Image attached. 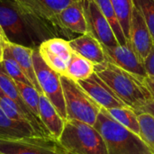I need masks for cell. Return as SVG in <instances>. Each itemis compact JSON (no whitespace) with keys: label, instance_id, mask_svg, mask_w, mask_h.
I'll list each match as a JSON object with an SVG mask.
<instances>
[{"label":"cell","instance_id":"obj_8","mask_svg":"<svg viewBox=\"0 0 154 154\" xmlns=\"http://www.w3.org/2000/svg\"><path fill=\"white\" fill-rule=\"evenodd\" d=\"M38 51L51 69L60 75H65L73 51L69 42L57 37L50 38L41 42Z\"/></svg>","mask_w":154,"mask_h":154},{"label":"cell","instance_id":"obj_4","mask_svg":"<svg viewBox=\"0 0 154 154\" xmlns=\"http://www.w3.org/2000/svg\"><path fill=\"white\" fill-rule=\"evenodd\" d=\"M58 142L69 154H107L105 142L96 127L78 120L65 121Z\"/></svg>","mask_w":154,"mask_h":154},{"label":"cell","instance_id":"obj_14","mask_svg":"<svg viewBox=\"0 0 154 154\" xmlns=\"http://www.w3.org/2000/svg\"><path fill=\"white\" fill-rule=\"evenodd\" d=\"M72 51L81 57L91 61L94 65H98L108 61L106 53L100 42L91 33L81 34L69 41Z\"/></svg>","mask_w":154,"mask_h":154},{"label":"cell","instance_id":"obj_7","mask_svg":"<svg viewBox=\"0 0 154 154\" xmlns=\"http://www.w3.org/2000/svg\"><path fill=\"white\" fill-rule=\"evenodd\" d=\"M32 60L37 80L42 94H44L51 101L60 116L64 120H67V112L60 75L51 69L42 60L38 49H33Z\"/></svg>","mask_w":154,"mask_h":154},{"label":"cell","instance_id":"obj_16","mask_svg":"<svg viewBox=\"0 0 154 154\" xmlns=\"http://www.w3.org/2000/svg\"><path fill=\"white\" fill-rule=\"evenodd\" d=\"M0 27L7 38L9 36L23 39L26 37L25 32L28 28L11 0L8 4H0Z\"/></svg>","mask_w":154,"mask_h":154},{"label":"cell","instance_id":"obj_20","mask_svg":"<svg viewBox=\"0 0 154 154\" xmlns=\"http://www.w3.org/2000/svg\"><path fill=\"white\" fill-rule=\"evenodd\" d=\"M93 1L97 4V5L98 6V8L102 12V14L106 16V18L109 22L119 44L130 43L123 32L120 22L118 20V17L116 15V13L115 11V8L111 3V1L110 0H93Z\"/></svg>","mask_w":154,"mask_h":154},{"label":"cell","instance_id":"obj_23","mask_svg":"<svg viewBox=\"0 0 154 154\" xmlns=\"http://www.w3.org/2000/svg\"><path fill=\"white\" fill-rule=\"evenodd\" d=\"M135 112L140 125V136L154 150V116L143 111Z\"/></svg>","mask_w":154,"mask_h":154},{"label":"cell","instance_id":"obj_6","mask_svg":"<svg viewBox=\"0 0 154 154\" xmlns=\"http://www.w3.org/2000/svg\"><path fill=\"white\" fill-rule=\"evenodd\" d=\"M0 154H69L52 137H0Z\"/></svg>","mask_w":154,"mask_h":154},{"label":"cell","instance_id":"obj_25","mask_svg":"<svg viewBox=\"0 0 154 154\" xmlns=\"http://www.w3.org/2000/svg\"><path fill=\"white\" fill-rule=\"evenodd\" d=\"M0 107L2 108L4 113L7 116V117H9L10 119L16 121V122L28 123L24 119L23 113H22L21 109L18 107V106L12 99H10L1 90V88H0Z\"/></svg>","mask_w":154,"mask_h":154},{"label":"cell","instance_id":"obj_3","mask_svg":"<svg viewBox=\"0 0 154 154\" xmlns=\"http://www.w3.org/2000/svg\"><path fill=\"white\" fill-rule=\"evenodd\" d=\"M94 126L105 142L107 154H154L139 134L117 123L104 108Z\"/></svg>","mask_w":154,"mask_h":154},{"label":"cell","instance_id":"obj_19","mask_svg":"<svg viewBox=\"0 0 154 154\" xmlns=\"http://www.w3.org/2000/svg\"><path fill=\"white\" fill-rule=\"evenodd\" d=\"M106 112L117 123L140 135V125L137 114L134 109L128 106H124L112 108L106 110Z\"/></svg>","mask_w":154,"mask_h":154},{"label":"cell","instance_id":"obj_28","mask_svg":"<svg viewBox=\"0 0 154 154\" xmlns=\"http://www.w3.org/2000/svg\"><path fill=\"white\" fill-rule=\"evenodd\" d=\"M143 83L147 88V89L149 90L150 94L152 95V99H154V77L147 76L146 78L143 79Z\"/></svg>","mask_w":154,"mask_h":154},{"label":"cell","instance_id":"obj_9","mask_svg":"<svg viewBox=\"0 0 154 154\" xmlns=\"http://www.w3.org/2000/svg\"><path fill=\"white\" fill-rule=\"evenodd\" d=\"M90 33L105 47H114L119 44L116 34L97 4L93 0H82Z\"/></svg>","mask_w":154,"mask_h":154},{"label":"cell","instance_id":"obj_30","mask_svg":"<svg viewBox=\"0 0 154 154\" xmlns=\"http://www.w3.org/2000/svg\"><path fill=\"white\" fill-rule=\"evenodd\" d=\"M5 33L3 31V29L0 27V64L3 61V58H4V39L5 37Z\"/></svg>","mask_w":154,"mask_h":154},{"label":"cell","instance_id":"obj_10","mask_svg":"<svg viewBox=\"0 0 154 154\" xmlns=\"http://www.w3.org/2000/svg\"><path fill=\"white\" fill-rule=\"evenodd\" d=\"M103 47L108 61L142 79L147 77L143 61L130 43L118 44L114 47Z\"/></svg>","mask_w":154,"mask_h":154},{"label":"cell","instance_id":"obj_2","mask_svg":"<svg viewBox=\"0 0 154 154\" xmlns=\"http://www.w3.org/2000/svg\"><path fill=\"white\" fill-rule=\"evenodd\" d=\"M22 15L27 28L38 38L47 40L52 30L60 28L58 17L67 6L79 0H11Z\"/></svg>","mask_w":154,"mask_h":154},{"label":"cell","instance_id":"obj_18","mask_svg":"<svg viewBox=\"0 0 154 154\" xmlns=\"http://www.w3.org/2000/svg\"><path fill=\"white\" fill-rule=\"evenodd\" d=\"M94 73L95 65L91 61L72 51V55L64 76L78 82L88 79Z\"/></svg>","mask_w":154,"mask_h":154},{"label":"cell","instance_id":"obj_15","mask_svg":"<svg viewBox=\"0 0 154 154\" xmlns=\"http://www.w3.org/2000/svg\"><path fill=\"white\" fill-rule=\"evenodd\" d=\"M4 43L11 52L14 59L18 63L19 67L21 68L25 77L28 79L30 83L36 88V90L40 94H42V91L37 80V77L33 66V60H32L33 49L14 42L10 41L6 35L4 39Z\"/></svg>","mask_w":154,"mask_h":154},{"label":"cell","instance_id":"obj_29","mask_svg":"<svg viewBox=\"0 0 154 154\" xmlns=\"http://www.w3.org/2000/svg\"><path fill=\"white\" fill-rule=\"evenodd\" d=\"M136 111L146 112V113H148V114H150L152 116H154V99H151L143 106H142L139 110H136Z\"/></svg>","mask_w":154,"mask_h":154},{"label":"cell","instance_id":"obj_27","mask_svg":"<svg viewBox=\"0 0 154 154\" xmlns=\"http://www.w3.org/2000/svg\"><path fill=\"white\" fill-rule=\"evenodd\" d=\"M143 65L147 73V76L154 77V46L143 60Z\"/></svg>","mask_w":154,"mask_h":154},{"label":"cell","instance_id":"obj_26","mask_svg":"<svg viewBox=\"0 0 154 154\" xmlns=\"http://www.w3.org/2000/svg\"><path fill=\"white\" fill-rule=\"evenodd\" d=\"M133 3L143 14L154 41V0H133Z\"/></svg>","mask_w":154,"mask_h":154},{"label":"cell","instance_id":"obj_11","mask_svg":"<svg viewBox=\"0 0 154 154\" xmlns=\"http://www.w3.org/2000/svg\"><path fill=\"white\" fill-rule=\"evenodd\" d=\"M129 42L143 61L154 46L153 38L150 29L143 14L134 5L130 21Z\"/></svg>","mask_w":154,"mask_h":154},{"label":"cell","instance_id":"obj_17","mask_svg":"<svg viewBox=\"0 0 154 154\" xmlns=\"http://www.w3.org/2000/svg\"><path fill=\"white\" fill-rule=\"evenodd\" d=\"M39 116L51 135L58 140L63 131L66 120L60 116L57 109L44 94H40Z\"/></svg>","mask_w":154,"mask_h":154},{"label":"cell","instance_id":"obj_24","mask_svg":"<svg viewBox=\"0 0 154 154\" xmlns=\"http://www.w3.org/2000/svg\"><path fill=\"white\" fill-rule=\"evenodd\" d=\"M3 67L5 70V72L14 80V81H20L27 84H31L28 79L25 77L23 72L22 71L21 68L19 67L16 60L12 56L11 52L7 49V47L4 43V58L2 61ZM32 85V84H31Z\"/></svg>","mask_w":154,"mask_h":154},{"label":"cell","instance_id":"obj_1","mask_svg":"<svg viewBox=\"0 0 154 154\" xmlns=\"http://www.w3.org/2000/svg\"><path fill=\"white\" fill-rule=\"evenodd\" d=\"M95 73L114 91L121 101L134 111L152 99L143 79L110 61L95 65Z\"/></svg>","mask_w":154,"mask_h":154},{"label":"cell","instance_id":"obj_12","mask_svg":"<svg viewBox=\"0 0 154 154\" xmlns=\"http://www.w3.org/2000/svg\"><path fill=\"white\" fill-rule=\"evenodd\" d=\"M78 84L101 108L109 110L126 106L96 73L87 79L78 81Z\"/></svg>","mask_w":154,"mask_h":154},{"label":"cell","instance_id":"obj_5","mask_svg":"<svg viewBox=\"0 0 154 154\" xmlns=\"http://www.w3.org/2000/svg\"><path fill=\"white\" fill-rule=\"evenodd\" d=\"M65 99L67 119L78 120L95 125L101 107L82 89L78 82L60 75Z\"/></svg>","mask_w":154,"mask_h":154},{"label":"cell","instance_id":"obj_22","mask_svg":"<svg viewBox=\"0 0 154 154\" xmlns=\"http://www.w3.org/2000/svg\"><path fill=\"white\" fill-rule=\"evenodd\" d=\"M17 88L20 92L21 97L23 101L27 105V106L31 109V111L40 118L39 116V103H40V93L36 90V88L27 83L15 81Z\"/></svg>","mask_w":154,"mask_h":154},{"label":"cell","instance_id":"obj_21","mask_svg":"<svg viewBox=\"0 0 154 154\" xmlns=\"http://www.w3.org/2000/svg\"><path fill=\"white\" fill-rule=\"evenodd\" d=\"M118 20L120 22L123 32L129 42V30H130V21L132 11L134 8L133 0H110Z\"/></svg>","mask_w":154,"mask_h":154},{"label":"cell","instance_id":"obj_13","mask_svg":"<svg viewBox=\"0 0 154 154\" xmlns=\"http://www.w3.org/2000/svg\"><path fill=\"white\" fill-rule=\"evenodd\" d=\"M60 30L79 34L90 33L82 0L76 1L62 10L58 17Z\"/></svg>","mask_w":154,"mask_h":154}]
</instances>
